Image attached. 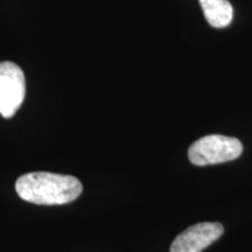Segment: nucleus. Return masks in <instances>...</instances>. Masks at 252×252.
Instances as JSON below:
<instances>
[{"mask_svg": "<svg viewBox=\"0 0 252 252\" xmlns=\"http://www.w3.org/2000/svg\"><path fill=\"white\" fill-rule=\"evenodd\" d=\"M15 190L27 202L58 206L76 200L83 191V186L77 178L71 175L32 172L18 178Z\"/></svg>", "mask_w": 252, "mask_h": 252, "instance_id": "nucleus-1", "label": "nucleus"}, {"mask_svg": "<svg viewBox=\"0 0 252 252\" xmlns=\"http://www.w3.org/2000/svg\"><path fill=\"white\" fill-rule=\"evenodd\" d=\"M243 152V145L237 138L210 134L201 138L189 147L188 158L193 165L208 166L237 159Z\"/></svg>", "mask_w": 252, "mask_h": 252, "instance_id": "nucleus-2", "label": "nucleus"}, {"mask_svg": "<svg viewBox=\"0 0 252 252\" xmlns=\"http://www.w3.org/2000/svg\"><path fill=\"white\" fill-rule=\"evenodd\" d=\"M26 94L24 71L13 62H0V115L12 118Z\"/></svg>", "mask_w": 252, "mask_h": 252, "instance_id": "nucleus-3", "label": "nucleus"}, {"mask_svg": "<svg viewBox=\"0 0 252 252\" xmlns=\"http://www.w3.org/2000/svg\"><path fill=\"white\" fill-rule=\"evenodd\" d=\"M224 228L217 222H202L189 226L176 237L171 252H201L223 235Z\"/></svg>", "mask_w": 252, "mask_h": 252, "instance_id": "nucleus-4", "label": "nucleus"}, {"mask_svg": "<svg viewBox=\"0 0 252 252\" xmlns=\"http://www.w3.org/2000/svg\"><path fill=\"white\" fill-rule=\"evenodd\" d=\"M208 24L212 27L229 26L234 18V7L228 0H198Z\"/></svg>", "mask_w": 252, "mask_h": 252, "instance_id": "nucleus-5", "label": "nucleus"}]
</instances>
